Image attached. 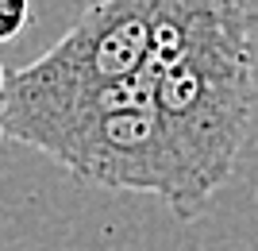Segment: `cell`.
<instances>
[{"mask_svg":"<svg viewBox=\"0 0 258 251\" xmlns=\"http://www.w3.org/2000/svg\"><path fill=\"white\" fill-rule=\"evenodd\" d=\"M8 139L50 155L81 182L154 193L189 220V189L154 101V74L97 89H31L8 81Z\"/></svg>","mask_w":258,"mask_h":251,"instance_id":"1","label":"cell"},{"mask_svg":"<svg viewBox=\"0 0 258 251\" xmlns=\"http://www.w3.org/2000/svg\"><path fill=\"white\" fill-rule=\"evenodd\" d=\"M8 81L12 77L4 74V62H0V139H8V131H4V116H8Z\"/></svg>","mask_w":258,"mask_h":251,"instance_id":"6","label":"cell"},{"mask_svg":"<svg viewBox=\"0 0 258 251\" xmlns=\"http://www.w3.org/2000/svg\"><path fill=\"white\" fill-rule=\"evenodd\" d=\"M154 0H97L58 43L12 74L31 89H97L151 66Z\"/></svg>","mask_w":258,"mask_h":251,"instance_id":"3","label":"cell"},{"mask_svg":"<svg viewBox=\"0 0 258 251\" xmlns=\"http://www.w3.org/2000/svg\"><path fill=\"white\" fill-rule=\"evenodd\" d=\"M239 35H250V12L243 0H154L147 74H158L201 46Z\"/></svg>","mask_w":258,"mask_h":251,"instance_id":"4","label":"cell"},{"mask_svg":"<svg viewBox=\"0 0 258 251\" xmlns=\"http://www.w3.org/2000/svg\"><path fill=\"white\" fill-rule=\"evenodd\" d=\"M31 20V0H0V43H8L27 27Z\"/></svg>","mask_w":258,"mask_h":251,"instance_id":"5","label":"cell"},{"mask_svg":"<svg viewBox=\"0 0 258 251\" xmlns=\"http://www.w3.org/2000/svg\"><path fill=\"white\" fill-rule=\"evenodd\" d=\"M254 97L250 35L201 46L154 74L158 116L185 174L193 217L235 170L254 120Z\"/></svg>","mask_w":258,"mask_h":251,"instance_id":"2","label":"cell"}]
</instances>
